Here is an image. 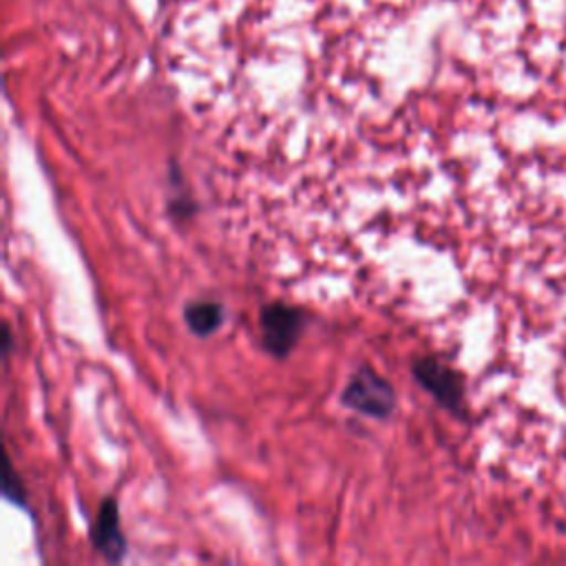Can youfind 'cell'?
I'll use <instances>...</instances> for the list:
<instances>
[{"mask_svg": "<svg viewBox=\"0 0 566 566\" xmlns=\"http://www.w3.org/2000/svg\"><path fill=\"white\" fill-rule=\"evenodd\" d=\"M259 327L263 336V347L272 356L283 358L301 340L305 318L298 307H292L285 303H270V305H263L259 312Z\"/></svg>", "mask_w": 566, "mask_h": 566, "instance_id": "2", "label": "cell"}, {"mask_svg": "<svg viewBox=\"0 0 566 566\" xmlns=\"http://www.w3.org/2000/svg\"><path fill=\"white\" fill-rule=\"evenodd\" d=\"M2 493H4L11 502H15V504L24 506V495H27V491H24L22 480H20V475L15 473V469H13L11 460H9V455L4 458V482H2Z\"/></svg>", "mask_w": 566, "mask_h": 566, "instance_id": "6", "label": "cell"}, {"mask_svg": "<svg viewBox=\"0 0 566 566\" xmlns=\"http://www.w3.org/2000/svg\"><path fill=\"white\" fill-rule=\"evenodd\" d=\"M91 544L108 562H119L126 553V537L122 535L119 511H117V502L113 497H106L99 504V511H97L93 528H91Z\"/></svg>", "mask_w": 566, "mask_h": 566, "instance_id": "4", "label": "cell"}, {"mask_svg": "<svg viewBox=\"0 0 566 566\" xmlns=\"http://www.w3.org/2000/svg\"><path fill=\"white\" fill-rule=\"evenodd\" d=\"M184 323L195 336H212L226 323V307L217 301H190L184 307Z\"/></svg>", "mask_w": 566, "mask_h": 566, "instance_id": "5", "label": "cell"}, {"mask_svg": "<svg viewBox=\"0 0 566 566\" xmlns=\"http://www.w3.org/2000/svg\"><path fill=\"white\" fill-rule=\"evenodd\" d=\"M413 378L447 409H458L462 400V378L440 358L422 356L411 365Z\"/></svg>", "mask_w": 566, "mask_h": 566, "instance_id": "3", "label": "cell"}, {"mask_svg": "<svg viewBox=\"0 0 566 566\" xmlns=\"http://www.w3.org/2000/svg\"><path fill=\"white\" fill-rule=\"evenodd\" d=\"M340 402L363 416L382 420L389 418L396 407V391L378 371L360 367L349 376L340 394Z\"/></svg>", "mask_w": 566, "mask_h": 566, "instance_id": "1", "label": "cell"}]
</instances>
